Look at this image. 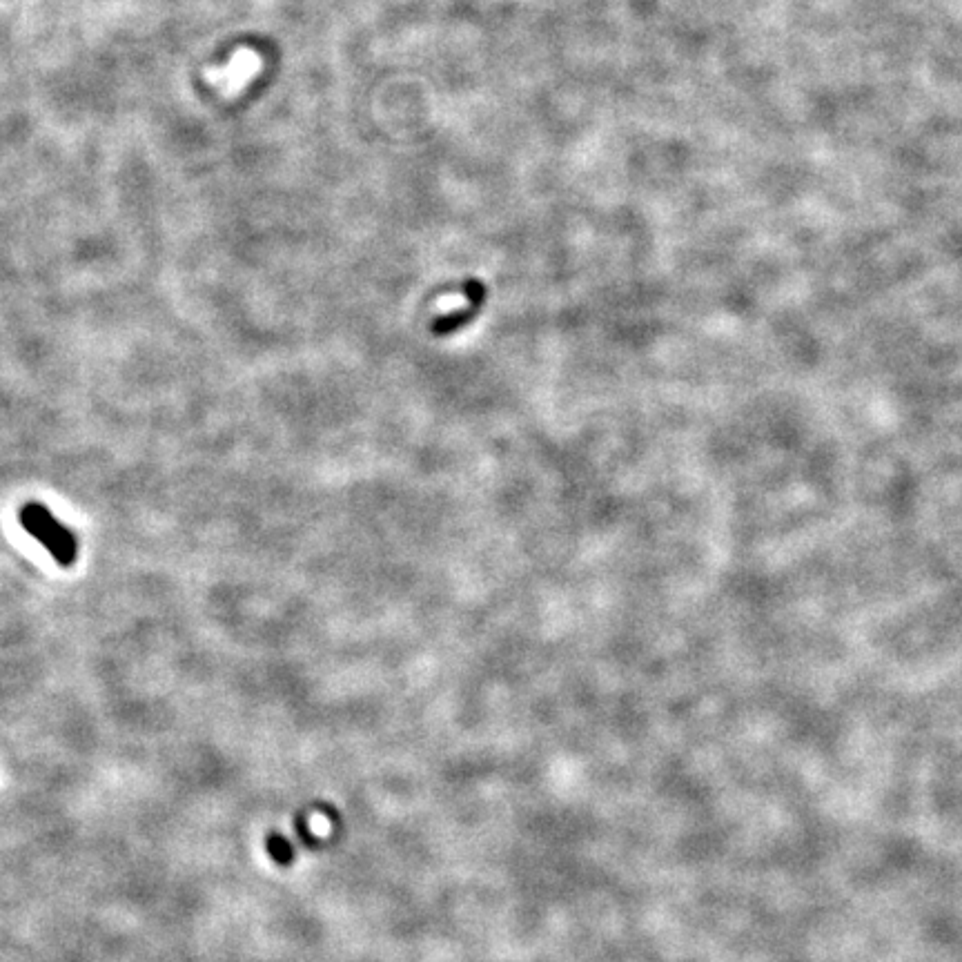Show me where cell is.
<instances>
[{
	"label": "cell",
	"instance_id": "obj_2",
	"mask_svg": "<svg viewBox=\"0 0 962 962\" xmlns=\"http://www.w3.org/2000/svg\"><path fill=\"white\" fill-rule=\"evenodd\" d=\"M268 851L272 853V858L277 860V862H286L292 860V847H290V842L286 838H281L279 833H272V836L268 838Z\"/></svg>",
	"mask_w": 962,
	"mask_h": 962
},
{
	"label": "cell",
	"instance_id": "obj_1",
	"mask_svg": "<svg viewBox=\"0 0 962 962\" xmlns=\"http://www.w3.org/2000/svg\"><path fill=\"white\" fill-rule=\"evenodd\" d=\"M18 522L32 535L38 544L45 546V551L54 557V562L63 568H70L78 559V542L76 535L70 528L63 526L58 519L49 513L43 504L29 502L18 513Z\"/></svg>",
	"mask_w": 962,
	"mask_h": 962
}]
</instances>
